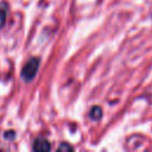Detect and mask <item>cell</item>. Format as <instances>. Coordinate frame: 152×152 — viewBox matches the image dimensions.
<instances>
[{"instance_id":"cell-1","label":"cell","mask_w":152,"mask_h":152,"mask_svg":"<svg viewBox=\"0 0 152 152\" xmlns=\"http://www.w3.org/2000/svg\"><path fill=\"white\" fill-rule=\"evenodd\" d=\"M38 66H39V59H38V58H32V59H30V61L25 64V66L23 68V71H21L23 78H24L25 81H31V80L34 77V75H36V72H37V70H38Z\"/></svg>"},{"instance_id":"cell-5","label":"cell","mask_w":152,"mask_h":152,"mask_svg":"<svg viewBox=\"0 0 152 152\" xmlns=\"http://www.w3.org/2000/svg\"><path fill=\"white\" fill-rule=\"evenodd\" d=\"M58 151H72V147L70 146V145H68V144H62L59 147H58Z\"/></svg>"},{"instance_id":"cell-3","label":"cell","mask_w":152,"mask_h":152,"mask_svg":"<svg viewBox=\"0 0 152 152\" xmlns=\"http://www.w3.org/2000/svg\"><path fill=\"white\" fill-rule=\"evenodd\" d=\"M89 115L93 120H99L101 118V108L100 107H93Z\"/></svg>"},{"instance_id":"cell-2","label":"cell","mask_w":152,"mask_h":152,"mask_svg":"<svg viewBox=\"0 0 152 152\" xmlns=\"http://www.w3.org/2000/svg\"><path fill=\"white\" fill-rule=\"evenodd\" d=\"M33 148L36 151H49L50 150V144L46 139H43V138H38L36 139L34 141V146Z\"/></svg>"},{"instance_id":"cell-4","label":"cell","mask_w":152,"mask_h":152,"mask_svg":"<svg viewBox=\"0 0 152 152\" xmlns=\"http://www.w3.org/2000/svg\"><path fill=\"white\" fill-rule=\"evenodd\" d=\"M5 20H6V10H5V7L1 5V6H0V28L4 26Z\"/></svg>"}]
</instances>
